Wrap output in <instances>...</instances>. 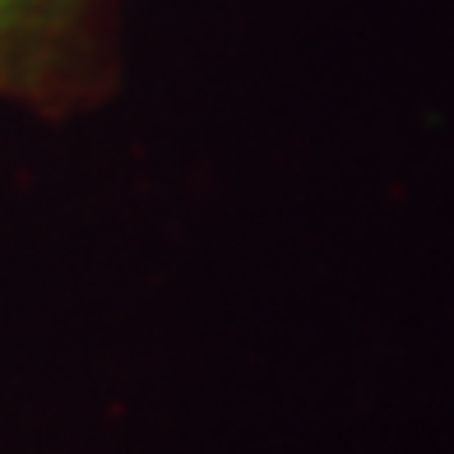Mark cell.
Here are the masks:
<instances>
[{
  "mask_svg": "<svg viewBox=\"0 0 454 454\" xmlns=\"http://www.w3.org/2000/svg\"><path fill=\"white\" fill-rule=\"evenodd\" d=\"M79 0H0V47L19 43V37H37L51 24L70 19Z\"/></svg>",
  "mask_w": 454,
  "mask_h": 454,
  "instance_id": "6da1fadb",
  "label": "cell"
}]
</instances>
